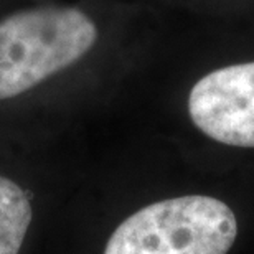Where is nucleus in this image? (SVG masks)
<instances>
[{
  "label": "nucleus",
  "mask_w": 254,
  "mask_h": 254,
  "mask_svg": "<svg viewBox=\"0 0 254 254\" xmlns=\"http://www.w3.org/2000/svg\"><path fill=\"white\" fill-rule=\"evenodd\" d=\"M32 216L27 193L15 182L0 177V254H18Z\"/></svg>",
  "instance_id": "nucleus-4"
},
{
  "label": "nucleus",
  "mask_w": 254,
  "mask_h": 254,
  "mask_svg": "<svg viewBox=\"0 0 254 254\" xmlns=\"http://www.w3.org/2000/svg\"><path fill=\"white\" fill-rule=\"evenodd\" d=\"M98 28L76 8L25 10L0 22V99L32 89L93 48Z\"/></svg>",
  "instance_id": "nucleus-1"
},
{
  "label": "nucleus",
  "mask_w": 254,
  "mask_h": 254,
  "mask_svg": "<svg viewBox=\"0 0 254 254\" xmlns=\"http://www.w3.org/2000/svg\"><path fill=\"white\" fill-rule=\"evenodd\" d=\"M189 114L210 139L254 147V62L211 71L189 96Z\"/></svg>",
  "instance_id": "nucleus-3"
},
{
  "label": "nucleus",
  "mask_w": 254,
  "mask_h": 254,
  "mask_svg": "<svg viewBox=\"0 0 254 254\" xmlns=\"http://www.w3.org/2000/svg\"><path fill=\"white\" fill-rule=\"evenodd\" d=\"M238 236L225 201L187 195L132 213L111 235L104 254H228Z\"/></svg>",
  "instance_id": "nucleus-2"
}]
</instances>
